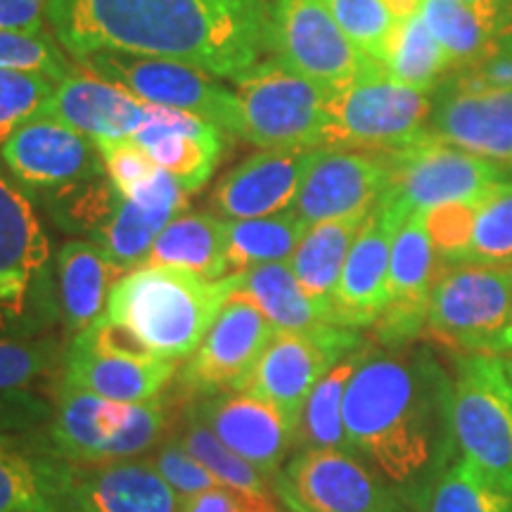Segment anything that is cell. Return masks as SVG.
I'll return each mask as SVG.
<instances>
[{
    "mask_svg": "<svg viewBox=\"0 0 512 512\" xmlns=\"http://www.w3.org/2000/svg\"><path fill=\"white\" fill-rule=\"evenodd\" d=\"M46 17L74 57H164L238 79L271 50V0H48Z\"/></svg>",
    "mask_w": 512,
    "mask_h": 512,
    "instance_id": "6da1fadb",
    "label": "cell"
},
{
    "mask_svg": "<svg viewBox=\"0 0 512 512\" xmlns=\"http://www.w3.org/2000/svg\"><path fill=\"white\" fill-rule=\"evenodd\" d=\"M344 430L354 456L389 484H415L446 456L451 384L413 356L363 349L344 396Z\"/></svg>",
    "mask_w": 512,
    "mask_h": 512,
    "instance_id": "7a4b0ae2",
    "label": "cell"
},
{
    "mask_svg": "<svg viewBox=\"0 0 512 512\" xmlns=\"http://www.w3.org/2000/svg\"><path fill=\"white\" fill-rule=\"evenodd\" d=\"M240 273L209 280L178 268H136L114 287L105 318L128 342L166 361H181L202 344Z\"/></svg>",
    "mask_w": 512,
    "mask_h": 512,
    "instance_id": "3957f363",
    "label": "cell"
},
{
    "mask_svg": "<svg viewBox=\"0 0 512 512\" xmlns=\"http://www.w3.org/2000/svg\"><path fill=\"white\" fill-rule=\"evenodd\" d=\"M171 413L162 396L124 403L60 387L48 448L74 465L131 460L159 446Z\"/></svg>",
    "mask_w": 512,
    "mask_h": 512,
    "instance_id": "277c9868",
    "label": "cell"
},
{
    "mask_svg": "<svg viewBox=\"0 0 512 512\" xmlns=\"http://www.w3.org/2000/svg\"><path fill=\"white\" fill-rule=\"evenodd\" d=\"M432 100L389 76L377 62L361 79L330 93L325 147L396 152L430 136Z\"/></svg>",
    "mask_w": 512,
    "mask_h": 512,
    "instance_id": "5b68a950",
    "label": "cell"
},
{
    "mask_svg": "<svg viewBox=\"0 0 512 512\" xmlns=\"http://www.w3.org/2000/svg\"><path fill=\"white\" fill-rule=\"evenodd\" d=\"M50 294V240L24 185L0 166V335L41 328Z\"/></svg>",
    "mask_w": 512,
    "mask_h": 512,
    "instance_id": "8992f818",
    "label": "cell"
},
{
    "mask_svg": "<svg viewBox=\"0 0 512 512\" xmlns=\"http://www.w3.org/2000/svg\"><path fill=\"white\" fill-rule=\"evenodd\" d=\"M512 313V266L446 261L434 278L427 325L463 354H494Z\"/></svg>",
    "mask_w": 512,
    "mask_h": 512,
    "instance_id": "52a82bcc",
    "label": "cell"
},
{
    "mask_svg": "<svg viewBox=\"0 0 512 512\" xmlns=\"http://www.w3.org/2000/svg\"><path fill=\"white\" fill-rule=\"evenodd\" d=\"M451 425L463 458L512 491V382L501 356L458 358L451 382Z\"/></svg>",
    "mask_w": 512,
    "mask_h": 512,
    "instance_id": "ba28073f",
    "label": "cell"
},
{
    "mask_svg": "<svg viewBox=\"0 0 512 512\" xmlns=\"http://www.w3.org/2000/svg\"><path fill=\"white\" fill-rule=\"evenodd\" d=\"M242 138L259 147H325L328 88L294 74L283 62H256L233 79Z\"/></svg>",
    "mask_w": 512,
    "mask_h": 512,
    "instance_id": "9c48e42d",
    "label": "cell"
},
{
    "mask_svg": "<svg viewBox=\"0 0 512 512\" xmlns=\"http://www.w3.org/2000/svg\"><path fill=\"white\" fill-rule=\"evenodd\" d=\"M384 155L389 162V185L380 202L403 216L444 204L482 202L512 176L494 162L448 145L432 133Z\"/></svg>",
    "mask_w": 512,
    "mask_h": 512,
    "instance_id": "30bf717a",
    "label": "cell"
},
{
    "mask_svg": "<svg viewBox=\"0 0 512 512\" xmlns=\"http://www.w3.org/2000/svg\"><path fill=\"white\" fill-rule=\"evenodd\" d=\"M88 72L117 83L147 105L190 112L221 128L228 136H242L240 105L235 93L216 76L190 64L128 53H93L76 57Z\"/></svg>",
    "mask_w": 512,
    "mask_h": 512,
    "instance_id": "8fae6325",
    "label": "cell"
},
{
    "mask_svg": "<svg viewBox=\"0 0 512 512\" xmlns=\"http://www.w3.org/2000/svg\"><path fill=\"white\" fill-rule=\"evenodd\" d=\"M361 347L354 330L337 325L304 332L275 330L240 392L273 406L297 430L304 403L320 377Z\"/></svg>",
    "mask_w": 512,
    "mask_h": 512,
    "instance_id": "7c38bea8",
    "label": "cell"
},
{
    "mask_svg": "<svg viewBox=\"0 0 512 512\" xmlns=\"http://www.w3.org/2000/svg\"><path fill=\"white\" fill-rule=\"evenodd\" d=\"M176 373V361H166L128 342L102 316L69 344L62 387L81 389L100 399L140 403L159 396Z\"/></svg>",
    "mask_w": 512,
    "mask_h": 512,
    "instance_id": "4fadbf2b",
    "label": "cell"
},
{
    "mask_svg": "<svg viewBox=\"0 0 512 512\" xmlns=\"http://www.w3.org/2000/svg\"><path fill=\"white\" fill-rule=\"evenodd\" d=\"M271 50L287 69L330 93L347 88L377 64L344 34L320 0H271Z\"/></svg>",
    "mask_w": 512,
    "mask_h": 512,
    "instance_id": "5bb4252c",
    "label": "cell"
},
{
    "mask_svg": "<svg viewBox=\"0 0 512 512\" xmlns=\"http://www.w3.org/2000/svg\"><path fill=\"white\" fill-rule=\"evenodd\" d=\"M275 491L290 512H413L361 458L342 451H299Z\"/></svg>",
    "mask_w": 512,
    "mask_h": 512,
    "instance_id": "9a60e30c",
    "label": "cell"
},
{
    "mask_svg": "<svg viewBox=\"0 0 512 512\" xmlns=\"http://www.w3.org/2000/svg\"><path fill=\"white\" fill-rule=\"evenodd\" d=\"M275 328L249 299L233 294L214 320L202 344L185 358L178 382L192 394L240 392L252 375Z\"/></svg>",
    "mask_w": 512,
    "mask_h": 512,
    "instance_id": "2e32d148",
    "label": "cell"
},
{
    "mask_svg": "<svg viewBox=\"0 0 512 512\" xmlns=\"http://www.w3.org/2000/svg\"><path fill=\"white\" fill-rule=\"evenodd\" d=\"M430 133L512 174V91L451 76L432 102Z\"/></svg>",
    "mask_w": 512,
    "mask_h": 512,
    "instance_id": "e0dca14e",
    "label": "cell"
},
{
    "mask_svg": "<svg viewBox=\"0 0 512 512\" xmlns=\"http://www.w3.org/2000/svg\"><path fill=\"white\" fill-rule=\"evenodd\" d=\"M5 169L24 188L57 192L105 176L98 145L76 128L36 114L0 145Z\"/></svg>",
    "mask_w": 512,
    "mask_h": 512,
    "instance_id": "ac0fdd59",
    "label": "cell"
},
{
    "mask_svg": "<svg viewBox=\"0 0 512 512\" xmlns=\"http://www.w3.org/2000/svg\"><path fill=\"white\" fill-rule=\"evenodd\" d=\"M389 162L384 152L320 147L292 209L306 226L375 209L387 192Z\"/></svg>",
    "mask_w": 512,
    "mask_h": 512,
    "instance_id": "d6986e66",
    "label": "cell"
},
{
    "mask_svg": "<svg viewBox=\"0 0 512 512\" xmlns=\"http://www.w3.org/2000/svg\"><path fill=\"white\" fill-rule=\"evenodd\" d=\"M437 271V249L427 233L425 211H413L394 233L389 304L375 323L380 342L387 347H401L420 335L427 325V309H430Z\"/></svg>",
    "mask_w": 512,
    "mask_h": 512,
    "instance_id": "ffe728a7",
    "label": "cell"
},
{
    "mask_svg": "<svg viewBox=\"0 0 512 512\" xmlns=\"http://www.w3.org/2000/svg\"><path fill=\"white\" fill-rule=\"evenodd\" d=\"M320 147H268L221 178L211 209L226 221L261 219L292 209Z\"/></svg>",
    "mask_w": 512,
    "mask_h": 512,
    "instance_id": "44dd1931",
    "label": "cell"
},
{
    "mask_svg": "<svg viewBox=\"0 0 512 512\" xmlns=\"http://www.w3.org/2000/svg\"><path fill=\"white\" fill-rule=\"evenodd\" d=\"M401 211L380 202L370 211L366 226L351 247L342 278L332 297V323L337 328H368L375 325L389 304V264L392 242Z\"/></svg>",
    "mask_w": 512,
    "mask_h": 512,
    "instance_id": "7402d4cb",
    "label": "cell"
},
{
    "mask_svg": "<svg viewBox=\"0 0 512 512\" xmlns=\"http://www.w3.org/2000/svg\"><path fill=\"white\" fill-rule=\"evenodd\" d=\"M190 413L266 479L278 475L294 446V427L285 415L249 394L219 392L202 396Z\"/></svg>",
    "mask_w": 512,
    "mask_h": 512,
    "instance_id": "603a6c76",
    "label": "cell"
},
{
    "mask_svg": "<svg viewBox=\"0 0 512 512\" xmlns=\"http://www.w3.org/2000/svg\"><path fill=\"white\" fill-rule=\"evenodd\" d=\"M133 140L159 169L171 174L185 192L209 181L223 152V131L211 121L171 107L147 105L143 126Z\"/></svg>",
    "mask_w": 512,
    "mask_h": 512,
    "instance_id": "cb8c5ba5",
    "label": "cell"
},
{
    "mask_svg": "<svg viewBox=\"0 0 512 512\" xmlns=\"http://www.w3.org/2000/svg\"><path fill=\"white\" fill-rule=\"evenodd\" d=\"M38 114L62 121L100 145L136 136L147 102L95 74H69Z\"/></svg>",
    "mask_w": 512,
    "mask_h": 512,
    "instance_id": "d4e9b609",
    "label": "cell"
},
{
    "mask_svg": "<svg viewBox=\"0 0 512 512\" xmlns=\"http://www.w3.org/2000/svg\"><path fill=\"white\" fill-rule=\"evenodd\" d=\"M67 503L79 512H178V496L150 463H69Z\"/></svg>",
    "mask_w": 512,
    "mask_h": 512,
    "instance_id": "484cf974",
    "label": "cell"
},
{
    "mask_svg": "<svg viewBox=\"0 0 512 512\" xmlns=\"http://www.w3.org/2000/svg\"><path fill=\"white\" fill-rule=\"evenodd\" d=\"M69 463L19 432H0V512H67Z\"/></svg>",
    "mask_w": 512,
    "mask_h": 512,
    "instance_id": "4316f807",
    "label": "cell"
},
{
    "mask_svg": "<svg viewBox=\"0 0 512 512\" xmlns=\"http://www.w3.org/2000/svg\"><path fill=\"white\" fill-rule=\"evenodd\" d=\"M128 268L112 259L95 242L72 240L57 254V294L64 328L69 335H79L105 316L112 290Z\"/></svg>",
    "mask_w": 512,
    "mask_h": 512,
    "instance_id": "83f0119b",
    "label": "cell"
},
{
    "mask_svg": "<svg viewBox=\"0 0 512 512\" xmlns=\"http://www.w3.org/2000/svg\"><path fill=\"white\" fill-rule=\"evenodd\" d=\"M420 17L456 69L482 62L503 34L512 31V10L460 0H422Z\"/></svg>",
    "mask_w": 512,
    "mask_h": 512,
    "instance_id": "f1b7e54d",
    "label": "cell"
},
{
    "mask_svg": "<svg viewBox=\"0 0 512 512\" xmlns=\"http://www.w3.org/2000/svg\"><path fill=\"white\" fill-rule=\"evenodd\" d=\"M370 211H356V214L342 216V219H332L316 223L306 230V235L299 242V247L294 249L292 259L287 261L292 268V273L297 275L299 285L304 287V292L328 311L330 323H332V297L342 278L344 264H347V256L354 247V242L366 226ZM335 325V323H332Z\"/></svg>",
    "mask_w": 512,
    "mask_h": 512,
    "instance_id": "f546056e",
    "label": "cell"
},
{
    "mask_svg": "<svg viewBox=\"0 0 512 512\" xmlns=\"http://www.w3.org/2000/svg\"><path fill=\"white\" fill-rule=\"evenodd\" d=\"M143 268H178L219 280L228 275V221L216 214H181L166 226Z\"/></svg>",
    "mask_w": 512,
    "mask_h": 512,
    "instance_id": "4dcf8cb0",
    "label": "cell"
},
{
    "mask_svg": "<svg viewBox=\"0 0 512 512\" xmlns=\"http://www.w3.org/2000/svg\"><path fill=\"white\" fill-rule=\"evenodd\" d=\"M235 294L249 299L275 330L304 332L332 325L328 311L304 292L287 261H275V264L242 271Z\"/></svg>",
    "mask_w": 512,
    "mask_h": 512,
    "instance_id": "1f68e13d",
    "label": "cell"
},
{
    "mask_svg": "<svg viewBox=\"0 0 512 512\" xmlns=\"http://www.w3.org/2000/svg\"><path fill=\"white\" fill-rule=\"evenodd\" d=\"M363 358V347L337 361L320 377L294 430V446L299 451H342L354 456L344 430V396Z\"/></svg>",
    "mask_w": 512,
    "mask_h": 512,
    "instance_id": "d6a6232c",
    "label": "cell"
},
{
    "mask_svg": "<svg viewBox=\"0 0 512 512\" xmlns=\"http://www.w3.org/2000/svg\"><path fill=\"white\" fill-rule=\"evenodd\" d=\"M306 230L309 226L294 209L261 219L228 221V268L242 273L254 266L290 261Z\"/></svg>",
    "mask_w": 512,
    "mask_h": 512,
    "instance_id": "836d02e7",
    "label": "cell"
},
{
    "mask_svg": "<svg viewBox=\"0 0 512 512\" xmlns=\"http://www.w3.org/2000/svg\"><path fill=\"white\" fill-rule=\"evenodd\" d=\"M382 64L396 81L425 93H430L441 76L453 67L420 15L394 24Z\"/></svg>",
    "mask_w": 512,
    "mask_h": 512,
    "instance_id": "e575fe53",
    "label": "cell"
},
{
    "mask_svg": "<svg viewBox=\"0 0 512 512\" xmlns=\"http://www.w3.org/2000/svg\"><path fill=\"white\" fill-rule=\"evenodd\" d=\"M169 211H150L121 195L112 219L95 233L93 242L124 268H143L159 233L174 221Z\"/></svg>",
    "mask_w": 512,
    "mask_h": 512,
    "instance_id": "d590c367",
    "label": "cell"
},
{
    "mask_svg": "<svg viewBox=\"0 0 512 512\" xmlns=\"http://www.w3.org/2000/svg\"><path fill=\"white\" fill-rule=\"evenodd\" d=\"M427 512H512V491L460 458L434 482Z\"/></svg>",
    "mask_w": 512,
    "mask_h": 512,
    "instance_id": "8d00e7d4",
    "label": "cell"
},
{
    "mask_svg": "<svg viewBox=\"0 0 512 512\" xmlns=\"http://www.w3.org/2000/svg\"><path fill=\"white\" fill-rule=\"evenodd\" d=\"M174 441H178L192 458L200 460L221 484L256 498H273L266 477L254 465H249L247 460H242L238 453L230 451L226 444H221L214 437V432L204 427L192 413H188L185 427Z\"/></svg>",
    "mask_w": 512,
    "mask_h": 512,
    "instance_id": "74e56055",
    "label": "cell"
},
{
    "mask_svg": "<svg viewBox=\"0 0 512 512\" xmlns=\"http://www.w3.org/2000/svg\"><path fill=\"white\" fill-rule=\"evenodd\" d=\"M119 200L121 192L114 188L110 178L100 176L50 192V209L62 228L95 238V233L112 219Z\"/></svg>",
    "mask_w": 512,
    "mask_h": 512,
    "instance_id": "f35d334b",
    "label": "cell"
},
{
    "mask_svg": "<svg viewBox=\"0 0 512 512\" xmlns=\"http://www.w3.org/2000/svg\"><path fill=\"white\" fill-rule=\"evenodd\" d=\"M465 261L512 266V176L477 204Z\"/></svg>",
    "mask_w": 512,
    "mask_h": 512,
    "instance_id": "ab89813d",
    "label": "cell"
},
{
    "mask_svg": "<svg viewBox=\"0 0 512 512\" xmlns=\"http://www.w3.org/2000/svg\"><path fill=\"white\" fill-rule=\"evenodd\" d=\"M351 41L370 60L382 62L396 19L382 0H320Z\"/></svg>",
    "mask_w": 512,
    "mask_h": 512,
    "instance_id": "60d3db41",
    "label": "cell"
},
{
    "mask_svg": "<svg viewBox=\"0 0 512 512\" xmlns=\"http://www.w3.org/2000/svg\"><path fill=\"white\" fill-rule=\"evenodd\" d=\"M53 93L55 81L46 74L0 69V145L19 126L34 119Z\"/></svg>",
    "mask_w": 512,
    "mask_h": 512,
    "instance_id": "b9f144b4",
    "label": "cell"
},
{
    "mask_svg": "<svg viewBox=\"0 0 512 512\" xmlns=\"http://www.w3.org/2000/svg\"><path fill=\"white\" fill-rule=\"evenodd\" d=\"M0 69L38 72L60 83L72 74L67 60L50 38L43 34L0 31Z\"/></svg>",
    "mask_w": 512,
    "mask_h": 512,
    "instance_id": "7bdbcfd3",
    "label": "cell"
},
{
    "mask_svg": "<svg viewBox=\"0 0 512 512\" xmlns=\"http://www.w3.org/2000/svg\"><path fill=\"white\" fill-rule=\"evenodd\" d=\"M57 361V349L48 342L0 335V394L19 392L46 375Z\"/></svg>",
    "mask_w": 512,
    "mask_h": 512,
    "instance_id": "ee69618b",
    "label": "cell"
},
{
    "mask_svg": "<svg viewBox=\"0 0 512 512\" xmlns=\"http://www.w3.org/2000/svg\"><path fill=\"white\" fill-rule=\"evenodd\" d=\"M157 470V475L164 479L166 484L174 489L178 498L204 494V491L219 489L221 484L211 472L204 467L200 460L192 458L178 441H169V444H159L147 460Z\"/></svg>",
    "mask_w": 512,
    "mask_h": 512,
    "instance_id": "f6af8a7d",
    "label": "cell"
},
{
    "mask_svg": "<svg viewBox=\"0 0 512 512\" xmlns=\"http://www.w3.org/2000/svg\"><path fill=\"white\" fill-rule=\"evenodd\" d=\"M479 202H456L425 211L427 233L444 261H465Z\"/></svg>",
    "mask_w": 512,
    "mask_h": 512,
    "instance_id": "bcb514c9",
    "label": "cell"
},
{
    "mask_svg": "<svg viewBox=\"0 0 512 512\" xmlns=\"http://www.w3.org/2000/svg\"><path fill=\"white\" fill-rule=\"evenodd\" d=\"M98 150L102 164H105L107 178H110L121 195H128V192L143 183L157 169L152 157L133 138L100 143Z\"/></svg>",
    "mask_w": 512,
    "mask_h": 512,
    "instance_id": "7dc6e473",
    "label": "cell"
},
{
    "mask_svg": "<svg viewBox=\"0 0 512 512\" xmlns=\"http://www.w3.org/2000/svg\"><path fill=\"white\" fill-rule=\"evenodd\" d=\"M178 512H280L273 498H256L219 486L204 494L178 498Z\"/></svg>",
    "mask_w": 512,
    "mask_h": 512,
    "instance_id": "c3c4849f",
    "label": "cell"
},
{
    "mask_svg": "<svg viewBox=\"0 0 512 512\" xmlns=\"http://www.w3.org/2000/svg\"><path fill=\"white\" fill-rule=\"evenodd\" d=\"M460 72L484 83V86L510 88L512 91V31L498 38L494 50L482 62H477L470 69H460Z\"/></svg>",
    "mask_w": 512,
    "mask_h": 512,
    "instance_id": "681fc988",
    "label": "cell"
},
{
    "mask_svg": "<svg viewBox=\"0 0 512 512\" xmlns=\"http://www.w3.org/2000/svg\"><path fill=\"white\" fill-rule=\"evenodd\" d=\"M48 415V408L22 392L0 394V432H22Z\"/></svg>",
    "mask_w": 512,
    "mask_h": 512,
    "instance_id": "f907efd6",
    "label": "cell"
},
{
    "mask_svg": "<svg viewBox=\"0 0 512 512\" xmlns=\"http://www.w3.org/2000/svg\"><path fill=\"white\" fill-rule=\"evenodd\" d=\"M48 0H0V31L43 34Z\"/></svg>",
    "mask_w": 512,
    "mask_h": 512,
    "instance_id": "816d5d0a",
    "label": "cell"
},
{
    "mask_svg": "<svg viewBox=\"0 0 512 512\" xmlns=\"http://www.w3.org/2000/svg\"><path fill=\"white\" fill-rule=\"evenodd\" d=\"M382 3L396 22L420 15V8H422V0H382Z\"/></svg>",
    "mask_w": 512,
    "mask_h": 512,
    "instance_id": "f5cc1de1",
    "label": "cell"
},
{
    "mask_svg": "<svg viewBox=\"0 0 512 512\" xmlns=\"http://www.w3.org/2000/svg\"><path fill=\"white\" fill-rule=\"evenodd\" d=\"M505 354H512V313H510V320H508V325H505L503 337H501V342H498V351H496V356H505Z\"/></svg>",
    "mask_w": 512,
    "mask_h": 512,
    "instance_id": "db71d44e",
    "label": "cell"
},
{
    "mask_svg": "<svg viewBox=\"0 0 512 512\" xmlns=\"http://www.w3.org/2000/svg\"><path fill=\"white\" fill-rule=\"evenodd\" d=\"M460 3H470V5H501V8L512 10V0H460Z\"/></svg>",
    "mask_w": 512,
    "mask_h": 512,
    "instance_id": "11a10c76",
    "label": "cell"
},
{
    "mask_svg": "<svg viewBox=\"0 0 512 512\" xmlns=\"http://www.w3.org/2000/svg\"><path fill=\"white\" fill-rule=\"evenodd\" d=\"M501 361H503V366H505V373H508L510 382H512V354H505V356H501Z\"/></svg>",
    "mask_w": 512,
    "mask_h": 512,
    "instance_id": "9f6ffc18",
    "label": "cell"
},
{
    "mask_svg": "<svg viewBox=\"0 0 512 512\" xmlns=\"http://www.w3.org/2000/svg\"><path fill=\"white\" fill-rule=\"evenodd\" d=\"M67 512H79L76 508H72V505H67Z\"/></svg>",
    "mask_w": 512,
    "mask_h": 512,
    "instance_id": "6f0895ef",
    "label": "cell"
}]
</instances>
